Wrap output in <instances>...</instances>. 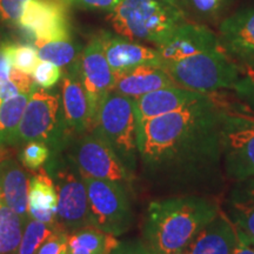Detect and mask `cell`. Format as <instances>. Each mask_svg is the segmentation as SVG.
<instances>
[{
  "label": "cell",
  "instance_id": "obj_41",
  "mask_svg": "<svg viewBox=\"0 0 254 254\" xmlns=\"http://www.w3.org/2000/svg\"><path fill=\"white\" fill-rule=\"evenodd\" d=\"M0 50H1V46H0Z\"/></svg>",
  "mask_w": 254,
  "mask_h": 254
},
{
  "label": "cell",
  "instance_id": "obj_12",
  "mask_svg": "<svg viewBox=\"0 0 254 254\" xmlns=\"http://www.w3.org/2000/svg\"><path fill=\"white\" fill-rule=\"evenodd\" d=\"M79 73L87 93L93 129L100 105L114 88L116 74L105 57L99 37H94L85 47L79 62Z\"/></svg>",
  "mask_w": 254,
  "mask_h": 254
},
{
  "label": "cell",
  "instance_id": "obj_10",
  "mask_svg": "<svg viewBox=\"0 0 254 254\" xmlns=\"http://www.w3.org/2000/svg\"><path fill=\"white\" fill-rule=\"evenodd\" d=\"M225 177L233 182L254 177V118L225 111L221 124Z\"/></svg>",
  "mask_w": 254,
  "mask_h": 254
},
{
  "label": "cell",
  "instance_id": "obj_35",
  "mask_svg": "<svg viewBox=\"0 0 254 254\" xmlns=\"http://www.w3.org/2000/svg\"><path fill=\"white\" fill-rule=\"evenodd\" d=\"M111 254H152L142 241H123L112 251Z\"/></svg>",
  "mask_w": 254,
  "mask_h": 254
},
{
  "label": "cell",
  "instance_id": "obj_11",
  "mask_svg": "<svg viewBox=\"0 0 254 254\" xmlns=\"http://www.w3.org/2000/svg\"><path fill=\"white\" fill-rule=\"evenodd\" d=\"M18 25L39 47L52 41L69 40V25L65 5L59 0H30Z\"/></svg>",
  "mask_w": 254,
  "mask_h": 254
},
{
  "label": "cell",
  "instance_id": "obj_5",
  "mask_svg": "<svg viewBox=\"0 0 254 254\" xmlns=\"http://www.w3.org/2000/svg\"><path fill=\"white\" fill-rule=\"evenodd\" d=\"M165 71L178 86L200 93L233 88L241 78V69L222 49L163 63Z\"/></svg>",
  "mask_w": 254,
  "mask_h": 254
},
{
  "label": "cell",
  "instance_id": "obj_26",
  "mask_svg": "<svg viewBox=\"0 0 254 254\" xmlns=\"http://www.w3.org/2000/svg\"><path fill=\"white\" fill-rule=\"evenodd\" d=\"M186 17L190 15L199 23H215L227 12L232 0H178ZM195 21V23H196Z\"/></svg>",
  "mask_w": 254,
  "mask_h": 254
},
{
  "label": "cell",
  "instance_id": "obj_16",
  "mask_svg": "<svg viewBox=\"0 0 254 254\" xmlns=\"http://www.w3.org/2000/svg\"><path fill=\"white\" fill-rule=\"evenodd\" d=\"M60 98L65 120L73 134L78 136L93 131L87 93L79 73V63L64 75Z\"/></svg>",
  "mask_w": 254,
  "mask_h": 254
},
{
  "label": "cell",
  "instance_id": "obj_3",
  "mask_svg": "<svg viewBox=\"0 0 254 254\" xmlns=\"http://www.w3.org/2000/svg\"><path fill=\"white\" fill-rule=\"evenodd\" d=\"M109 20L119 36L158 47L187 17L178 0H122Z\"/></svg>",
  "mask_w": 254,
  "mask_h": 254
},
{
  "label": "cell",
  "instance_id": "obj_18",
  "mask_svg": "<svg viewBox=\"0 0 254 254\" xmlns=\"http://www.w3.org/2000/svg\"><path fill=\"white\" fill-rule=\"evenodd\" d=\"M224 213L236 227L241 243L254 246V177L233 184Z\"/></svg>",
  "mask_w": 254,
  "mask_h": 254
},
{
  "label": "cell",
  "instance_id": "obj_23",
  "mask_svg": "<svg viewBox=\"0 0 254 254\" xmlns=\"http://www.w3.org/2000/svg\"><path fill=\"white\" fill-rule=\"evenodd\" d=\"M119 243L113 234L86 225L68 232L67 254H111Z\"/></svg>",
  "mask_w": 254,
  "mask_h": 254
},
{
  "label": "cell",
  "instance_id": "obj_37",
  "mask_svg": "<svg viewBox=\"0 0 254 254\" xmlns=\"http://www.w3.org/2000/svg\"><path fill=\"white\" fill-rule=\"evenodd\" d=\"M18 94L24 93L13 79H0V103L11 99Z\"/></svg>",
  "mask_w": 254,
  "mask_h": 254
},
{
  "label": "cell",
  "instance_id": "obj_17",
  "mask_svg": "<svg viewBox=\"0 0 254 254\" xmlns=\"http://www.w3.org/2000/svg\"><path fill=\"white\" fill-rule=\"evenodd\" d=\"M31 178L24 165L14 158L6 157L5 151L0 152V200L20 215L25 222L28 214V193Z\"/></svg>",
  "mask_w": 254,
  "mask_h": 254
},
{
  "label": "cell",
  "instance_id": "obj_22",
  "mask_svg": "<svg viewBox=\"0 0 254 254\" xmlns=\"http://www.w3.org/2000/svg\"><path fill=\"white\" fill-rule=\"evenodd\" d=\"M58 211V196L52 178L45 168H38L31 178L28 193V214L30 218L45 224L56 225ZM60 227V226H59Z\"/></svg>",
  "mask_w": 254,
  "mask_h": 254
},
{
  "label": "cell",
  "instance_id": "obj_30",
  "mask_svg": "<svg viewBox=\"0 0 254 254\" xmlns=\"http://www.w3.org/2000/svg\"><path fill=\"white\" fill-rule=\"evenodd\" d=\"M51 158V150L43 141H28L20 153V160L24 167L38 170L45 165Z\"/></svg>",
  "mask_w": 254,
  "mask_h": 254
},
{
  "label": "cell",
  "instance_id": "obj_2",
  "mask_svg": "<svg viewBox=\"0 0 254 254\" xmlns=\"http://www.w3.org/2000/svg\"><path fill=\"white\" fill-rule=\"evenodd\" d=\"M220 212L208 196L171 195L148 205L142 225V243L152 254H176L189 247Z\"/></svg>",
  "mask_w": 254,
  "mask_h": 254
},
{
  "label": "cell",
  "instance_id": "obj_19",
  "mask_svg": "<svg viewBox=\"0 0 254 254\" xmlns=\"http://www.w3.org/2000/svg\"><path fill=\"white\" fill-rule=\"evenodd\" d=\"M206 93L180 86L165 87L133 99L138 123L172 113L204 98Z\"/></svg>",
  "mask_w": 254,
  "mask_h": 254
},
{
  "label": "cell",
  "instance_id": "obj_1",
  "mask_svg": "<svg viewBox=\"0 0 254 254\" xmlns=\"http://www.w3.org/2000/svg\"><path fill=\"white\" fill-rule=\"evenodd\" d=\"M225 111L206 94L172 113L138 123L146 173L172 195L209 196L225 180L221 124Z\"/></svg>",
  "mask_w": 254,
  "mask_h": 254
},
{
  "label": "cell",
  "instance_id": "obj_36",
  "mask_svg": "<svg viewBox=\"0 0 254 254\" xmlns=\"http://www.w3.org/2000/svg\"><path fill=\"white\" fill-rule=\"evenodd\" d=\"M81 7L88 9H100L111 12L120 4L122 0H69Z\"/></svg>",
  "mask_w": 254,
  "mask_h": 254
},
{
  "label": "cell",
  "instance_id": "obj_29",
  "mask_svg": "<svg viewBox=\"0 0 254 254\" xmlns=\"http://www.w3.org/2000/svg\"><path fill=\"white\" fill-rule=\"evenodd\" d=\"M37 49L40 60L51 62L59 67L71 65L78 59V49L69 40L46 43Z\"/></svg>",
  "mask_w": 254,
  "mask_h": 254
},
{
  "label": "cell",
  "instance_id": "obj_13",
  "mask_svg": "<svg viewBox=\"0 0 254 254\" xmlns=\"http://www.w3.org/2000/svg\"><path fill=\"white\" fill-rule=\"evenodd\" d=\"M218 49H221V46L217 34L204 24L195 21H185L157 47L163 63L177 62Z\"/></svg>",
  "mask_w": 254,
  "mask_h": 254
},
{
  "label": "cell",
  "instance_id": "obj_9",
  "mask_svg": "<svg viewBox=\"0 0 254 254\" xmlns=\"http://www.w3.org/2000/svg\"><path fill=\"white\" fill-rule=\"evenodd\" d=\"M84 178L90 209V224L119 237L129 230L134 220L125 187L107 180Z\"/></svg>",
  "mask_w": 254,
  "mask_h": 254
},
{
  "label": "cell",
  "instance_id": "obj_32",
  "mask_svg": "<svg viewBox=\"0 0 254 254\" xmlns=\"http://www.w3.org/2000/svg\"><path fill=\"white\" fill-rule=\"evenodd\" d=\"M68 232L58 228L49 239L39 247L36 254H67Z\"/></svg>",
  "mask_w": 254,
  "mask_h": 254
},
{
  "label": "cell",
  "instance_id": "obj_7",
  "mask_svg": "<svg viewBox=\"0 0 254 254\" xmlns=\"http://www.w3.org/2000/svg\"><path fill=\"white\" fill-rule=\"evenodd\" d=\"M52 178L58 196L57 222L63 230L71 232L90 224V209L86 184L71 159L60 153L51 154L46 168Z\"/></svg>",
  "mask_w": 254,
  "mask_h": 254
},
{
  "label": "cell",
  "instance_id": "obj_39",
  "mask_svg": "<svg viewBox=\"0 0 254 254\" xmlns=\"http://www.w3.org/2000/svg\"><path fill=\"white\" fill-rule=\"evenodd\" d=\"M232 254H254V246L247 245V244L239 241V244H238V246Z\"/></svg>",
  "mask_w": 254,
  "mask_h": 254
},
{
  "label": "cell",
  "instance_id": "obj_6",
  "mask_svg": "<svg viewBox=\"0 0 254 254\" xmlns=\"http://www.w3.org/2000/svg\"><path fill=\"white\" fill-rule=\"evenodd\" d=\"M123 164L135 172L138 165V120L132 98L112 91L100 105L95 128Z\"/></svg>",
  "mask_w": 254,
  "mask_h": 254
},
{
  "label": "cell",
  "instance_id": "obj_40",
  "mask_svg": "<svg viewBox=\"0 0 254 254\" xmlns=\"http://www.w3.org/2000/svg\"><path fill=\"white\" fill-rule=\"evenodd\" d=\"M176 254H189V253H184V252H179V253H176Z\"/></svg>",
  "mask_w": 254,
  "mask_h": 254
},
{
  "label": "cell",
  "instance_id": "obj_27",
  "mask_svg": "<svg viewBox=\"0 0 254 254\" xmlns=\"http://www.w3.org/2000/svg\"><path fill=\"white\" fill-rule=\"evenodd\" d=\"M58 228L62 227L56 226V225L45 224V222L30 218L26 225H25L23 238H21L17 254H36L39 247Z\"/></svg>",
  "mask_w": 254,
  "mask_h": 254
},
{
  "label": "cell",
  "instance_id": "obj_24",
  "mask_svg": "<svg viewBox=\"0 0 254 254\" xmlns=\"http://www.w3.org/2000/svg\"><path fill=\"white\" fill-rule=\"evenodd\" d=\"M28 94H18L0 103V147L18 144V128L28 101Z\"/></svg>",
  "mask_w": 254,
  "mask_h": 254
},
{
  "label": "cell",
  "instance_id": "obj_15",
  "mask_svg": "<svg viewBox=\"0 0 254 254\" xmlns=\"http://www.w3.org/2000/svg\"><path fill=\"white\" fill-rule=\"evenodd\" d=\"M105 57L113 72H123L140 65H163L160 53L134 40L103 32L99 36Z\"/></svg>",
  "mask_w": 254,
  "mask_h": 254
},
{
  "label": "cell",
  "instance_id": "obj_34",
  "mask_svg": "<svg viewBox=\"0 0 254 254\" xmlns=\"http://www.w3.org/2000/svg\"><path fill=\"white\" fill-rule=\"evenodd\" d=\"M28 1L30 0H0V17L6 21L18 24Z\"/></svg>",
  "mask_w": 254,
  "mask_h": 254
},
{
  "label": "cell",
  "instance_id": "obj_38",
  "mask_svg": "<svg viewBox=\"0 0 254 254\" xmlns=\"http://www.w3.org/2000/svg\"><path fill=\"white\" fill-rule=\"evenodd\" d=\"M12 68L13 67L6 59V57L2 53H0V79H8L11 77Z\"/></svg>",
  "mask_w": 254,
  "mask_h": 254
},
{
  "label": "cell",
  "instance_id": "obj_20",
  "mask_svg": "<svg viewBox=\"0 0 254 254\" xmlns=\"http://www.w3.org/2000/svg\"><path fill=\"white\" fill-rule=\"evenodd\" d=\"M114 74L116 82L113 91L132 99L160 88L178 86L171 75L158 65H140Z\"/></svg>",
  "mask_w": 254,
  "mask_h": 254
},
{
  "label": "cell",
  "instance_id": "obj_28",
  "mask_svg": "<svg viewBox=\"0 0 254 254\" xmlns=\"http://www.w3.org/2000/svg\"><path fill=\"white\" fill-rule=\"evenodd\" d=\"M0 53L6 57L12 67L30 75L33 74L40 60L38 50L20 44H6L1 47Z\"/></svg>",
  "mask_w": 254,
  "mask_h": 254
},
{
  "label": "cell",
  "instance_id": "obj_33",
  "mask_svg": "<svg viewBox=\"0 0 254 254\" xmlns=\"http://www.w3.org/2000/svg\"><path fill=\"white\" fill-rule=\"evenodd\" d=\"M233 90L238 97L254 111V68H250L246 74L241 75Z\"/></svg>",
  "mask_w": 254,
  "mask_h": 254
},
{
  "label": "cell",
  "instance_id": "obj_8",
  "mask_svg": "<svg viewBox=\"0 0 254 254\" xmlns=\"http://www.w3.org/2000/svg\"><path fill=\"white\" fill-rule=\"evenodd\" d=\"M67 154L82 177L119 184L131 193L134 173L120 160L109 142L97 129L73 138Z\"/></svg>",
  "mask_w": 254,
  "mask_h": 254
},
{
  "label": "cell",
  "instance_id": "obj_21",
  "mask_svg": "<svg viewBox=\"0 0 254 254\" xmlns=\"http://www.w3.org/2000/svg\"><path fill=\"white\" fill-rule=\"evenodd\" d=\"M236 227L221 211L190 245V254H232L239 244Z\"/></svg>",
  "mask_w": 254,
  "mask_h": 254
},
{
  "label": "cell",
  "instance_id": "obj_25",
  "mask_svg": "<svg viewBox=\"0 0 254 254\" xmlns=\"http://www.w3.org/2000/svg\"><path fill=\"white\" fill-rule=\"evenodd\" d=\"M26 222L0 200V254H17Z\"/></svg>",
  "mask_w": 254,
  "mask_h": 254
},
{
  "label": "cell",
  "instance_id": "obj_4",
  "mask_svg": "<svg viewBox=\"0 0 254 254\" xmlns=\"http://www.w3.org/2000/svg\"><path fill=\"white\" fill-rule=\"evenodd\" d=\"M74 138L64 116L62 98L44 88L31 92L18 128V144L43 141L51 154L63 153Z\"/></svg>",
  "mask_w": 254,
  "mask_h": 254
},
{
  "label": "cell",
  "instance_id": "obj_31",
  "mask_svg": "<svg viewBox=\"0 0 254 254\" xmlns=\"http://www.w3.org/2000/svg\"><path fill=\"white\" fill-rule=\"evenodd\" d=\"M32 78H33L34 84L38 85L40 88L47 90V88H52L55 86L59 81V79L62 78V69L53 63L39 60L33 74H32Z\"/></svg>",
  "mask_w": 254,
  "mask_h": 254
},
{
  "label": "cell",
  "instance_id": "obj_14",
  "mask_svg": "<svg viewBox=\"0 0 254 254\" xmlns=\"http://www.w3.org/2000/svg\"><path fill=\"white\" fill-rule=\"evenodd\" d=\"M221 49L249 68H254V8L240 9L219 25Z\"/></svg>",
  "mask_w": 254,
  "mask_h": 254
}]
</instances>
